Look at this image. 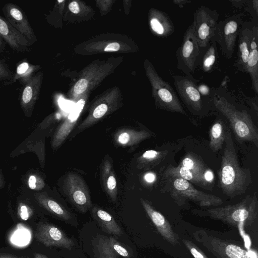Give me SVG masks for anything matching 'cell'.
Masks as SVG:
<instances>
[{
    "label": "cell",
    "instance_id": "1",
    "mask_svg": "<svg viewBox=\"0 0 258 258\" xmlns=\"http://www.w3.org/2000/svg\"><path fill=\"white\" fill-rule=\"evenodd\" d=\"M214 108L229 122L237 137L242 141L253 143L258 147V130L248 111L240 108L227 86L212 89L211 96Z\"/></svg>",
    "mask_w": 258,
    "mask_h": 258
},
{
    "label": "cell",
    "instance_id": "2",
    "mask_svg": "<svg viewBox=\"0 0 258 258\" xmlns=\"http://www.w3.org/2000/svg\"><path fill=\"white\" fill-rule=\"evenodd\" d=\"M225 148L218 171L219 184L223 192L230 197L244 194L252 183L250 169L239 163L231 133H226Z\"/></svg>",
    "mask_w": 258,
    "mask_h": 258
},
{
    "label": "cell",
    "instance_id": "3",
    "mask_svg": "<svg viewBox=\"0 0 258 258\" xmlns=\"http://www.w3.org/2000/svg\"><path fill=\"white\" fill-rule=\"evenodd\" d=\"M173 84L178 97L189 110L200 113L204 110L213 107L211 97L204 96L197 88L198 80L192 75H172Z\"/></svg>",
    "mask_w": 258,
    "mask_h": 258
},
{
    "label": "cell",
    "instance_id": "4",
    "mask_svg": "<svg viewBox=\"0 0 258 258\" xmlns=\"http://www.w3.org/2000/svg\"><path fill=\"white\" fill-rule=\"evenodd\" d=\"M148 69L153 94L158 107L167 111L185 115L186 112L177 94L170 84L163 80L152 66Z\"/></svg>",
    "mask_w": 258,
    "mask_h": 258
},
{
    "label": "cell",
    "instance_id": "5",
    "mask_svg": "<svg viewBox=\"0 0 258 258\" xmlns=\"http://www.w3.org/2000/svg\"><path fill=\"white\" fill-rule=\"evenodd\" d=\"M243 22L240 14L232 15L218 22L213 38L222 54L228 59L233 56Z\"/></svg>",
    "mask_w": 258,
    "mask_h": 258
},
{
    "label": "cell",
    "instance_id": "6",
    "mask_svg": "<svg viewBox=\"0 0 258 258\" xmlns=\"http://www.w3.org/2000/svg\"><path fill=\"white\" fill-rule=\"evenodd\" d=\"M218 19V12L207 7L201 6L196 10L192 24L200 52L214 38Z\"/></svg>",
    "mask_w": 258,
    "mask_h": 258
},
{
    "label": "cell",
    "instance_id": "7",
    "mask_svg": "<svg viewBox=\"0 0 258 258\" xmlns=\"http://www.w3.org/2000/svg\"><path fill=\"white\" fill-rule=\"evenodd\" d=\"M200 48L191 24L184 32L182 41L176 51L177 68L185 76H190L197 69Z\"/></svg>",
    "mask_w": 258,
    "mask_h": 258
},
{
    "label": "cell",
    "instance_id": "8",
    "mask_svg": "<svg viewBox=\"0 0 258 258\" xmlns=\"http://www.w3.org/2000/svg\"><path fill=\"white\" fill-rule=\"evenodd\" d=\"M169 193L175 199H188L196 201L202 206L221 204V199L196 189L189 181L181 178L167 177Z\"/></svg>",
    "mask_w": 258,
    "mask_h": 258
},
{
    "label": "cell",
    "instance_id": "9",
    "mask_svg": "<svg viewBox=\"0 0 258 258\" xmlns=\"http://www.w3.org/2000/svg\"><path fill=\"white\" fill-rule=\"evenodd\" d=\"M63 189L71 203L80 212L92 206L89 191L84 179L78 174L69 173L64 180Z\"/></svg>",
    "mask_w": 258,
    "mask_h": 258
},
{
    "label": "cell",
    "instance_id": "10",
    "mask_svg": "<svg viewBox=\"0 0 258 258\" xmlns=\"http://www.w3.org/2000/svg\"><path fill=\"white\" fill-rule=\"evenodd\" d=\"M2 11L6 20L26 38L30 45L37 40L25 12L20 7L8 3L3 6Z\"/></svg>",
    "mask_w": 258,
    "mask_h": 258
},
{
    "label": "cell",
    "instance_id": "11",
    "mask_svg": "<svg viewBox=\"0 0 258 258\" xmlns=\"http://www.w3.org/2000/svg\"><path fill=\"white\" fill-rule=\"evenodd\" d=\"M36 238L47 247L56 246L71 249L74 245L73 240L55 226L40 223L37 226Z\"/></svg>",
    "mask_w": 258,
    "mask_h": 258
},
{
    "label": "cell",
    "instance_id": "12",
    "mask_svg": "<svg viewBox=\"0 0 258 258\" xmlns=\"http://www.w3.org/2000/svg\"><path fill=\"white\" fill-rule=\"evenodd\" d=\"M258 27L257 21L250 22L249 53L246 65V73L250 76L252 88L258 93Z\"/></svg>",
    "mask_w": 258,
    "mask_h": 258
},
{
    "label": "cell",
    "instance_id": "13",
    "mask_svg": "<svg viewBox=\"0 0 258 258\" xmlns=\"http://www.w3.org/2000/svg\"><path fill=\"white\" fill-rule=\"evenodd\" d=\"M0 36L11 49L17 52L27 51L31 46L26 38L1 15Z\"/></svg>",
    "mask_w": 258,
    "mask_h": 258
},
{
    "label": "cell",
    "instance_id": "14",
    "mask_svg": "<svg viewBox=\"0 0 258 258\" xmlns=\"http://www.w3.org/2000/svg\"><path fill=\"white\" fill-rule=\"evenodd\" d=\"M84 105V100H79L67 119L58 127L54 134L52 142V147L53 149L58 148L70 134L76 125Z\"/></svg>",
    "mask_w": 258,
    "mask_h": 258
},
{
    "label": "cell",
    "instance_id": "15",
    "mask_svg": "<svg viewBox=\"0 0 258 258\" xmlns=\"http://www.w3.org/2000/svg\"><path fill=\"white\" fill-rule=\"evenodd\" d=\"M42 78V74L39 72L22 85L20 92V102L26 113H29L33 109L39 94Z\"/></svg>",
    "mask_w": 258,
    "mask_h": 258
},
{
    "label": "cell",
    "instance_id": "16",
    "mask_svg": "<svg viewBox=\"0 0 258 258\" xmlns=\"http://www.w3.org/2000/svg\"><path fill=\"white\" fill-rule=\"evenodd\" d=\"M250 22H243L238 35V50L235 66L238 71L246 73L249 53Z\"/></svg>",
    "mask_w": 258,
    "mask_h": 258
},
{
    "label": "cell",
    "instance_id": "17",
    "mask_svg": "<svg viewBox=\"0 0 258 258\" xmlns=\"http://www.w3.org/2000/svg\"><path fill=\"white\" fill-rule=\"evenodd\" d=\"M150 24L152 31L160 37H168L175 30L174 25L170 17L165 12L159 10L152 11Z\"/></svg>",
    "mask_w": 258,
    "mask_h": 258
},
{
    "label": "cell",
    "instance_id": "18",
    "mask_svg": "<svg viewBox=\"0 0 258 258\" xmlns=\"http://www.w3.org/2000/svg\"><path fill=\"white\" fill-rule=\"evenodd\" d=\"M164 176L165 178H181L190 183L192 182L201 186L206 187L209 185L203 175L180 165L177 166L170 165L168 166L164 172Z\"/></svg>",
    "mask_w": 258,
    "mask_h": 258
},
{
    "label": "cell",
    "instance_id": "19",
    "mask_svg": "<svg viewBox=\"0 0 258 258\" xmlns=\"http://www.w3.org/2000/svg\"><path fill=\"white\" fill-rule=\"evenodd\" d=\"M151 134L147 131L124 128L118 131L114 136L115 142L122 146H132L150 138Z\"/></svg>",
    "mask_w": 258,
    "mask_h": 258
},
{
    "label": "cell",
    "instance_id": "20",
    "mask_svg": "<svg viewBox=\"0 0 258 258\" xmlns=\"http://www.w3.org/2000/svg\"><path fill=\"white\" fill-rule=\"evenodd\" d=\"M92 214L94 218L106 233L117 236L122 234L120 227L109 213L100 208L94 207L92 210Z\"/></svg>",
    "mask_w": 258,
    "mask_h": 258
},
{
    "label": "cell",
    "instance_id": "21",
    "mask_svg": "<svg viewBox=\"0 0 258 258\" xmlns=\"http://www.w3.org/2000/svg\"><path fill=\"white\" fill-rule=\"evenodd\" d=\"M102 179L104 188L113 202L117 196V181L112 165L108 159H105L102 167Z\"/></svg>",
    "mask_w": 258,
    "mask_h": 258
},
{
    "label": "cell",
    "instance_id": "22",
    "mask_svg": "<svg viewBox=\"0 0 258 258\" xmlns=\"http://www.w3.org/2000/svg\"><path fill=\"white\" fill-rule=\"evenodd\" d=\"M217 58V43L213 38L205 49L200 52L197 68L199 67L203 72L209 73L213 70Z\"/></svg>",
    "mask_w": 258,
    "mask_h": 258
},
{
    "label": "cell",
    "instance_id": "23",
    "mask_svg": "<svg viewBox=\"0 0 258 258\" xmlns=\"http://www.w3.org/2000/svg\"><path fill=\"white\" fill-rule=\"evenodd\" d=\"M39 68V66L38 65L32 64L24 61L17 66L16 73L13 75L12 80L5 83V85H11L19 80L21 84L24 85L34 76V73Z\"/></svg>",
    "mask_w": 258,
    "mask_h": 258
},
{
    "label": "cell",
    "instance_id": "24",
    "mask_svg": "<svg viewBox=\"0 0 258 258\" xmlns=\"http://www.w3.org/2000/svg\"><path fill=\"white\" fill-rule=\"evenodd\" d=\"M226 133L223 122L216 121L210 131L209 146L213 152H216L222 147L226 138Z\"/></svg>",
    "mask_w": 258,
    "mask_h": 258
},
{
    "label": "cell",
    "instance_id": "25",
    "mask_svg": "<svg viewBox=\"0 0 258 258\" xmlns=\"http://www.w3.org/2000/svg\"><path fill=\"white\" fill-rule=\"evenodd\" d=\"M93 250L96 258H118L117 254L111 248L108 237L98 236L93 242Z\"/></svg>",
    "mask_w": 258,
    "mask_h": 258
},
{
    "label": "cell",
    "instance_id": "26",
    "mask_svg": "<svg viewBox=\"0 0 258 258\" xmlns=\"http://www.w3.org/2000/svg\"><path fill=\"white\" fill-rule=\"evenodd\" d=\"M179 165L203 175L205 179L206 174L211 170L197 155L191 153L186 155Z\"/></svg>",
    "mask_w": 258,
    "mask_h": 258
},
{
    "label": "cell",
    "instance_id": "27",
    "mask_svg": "<svg viewBox=\"0 0 258 258\" xmlns=\"http://www.w3.org/2000/svg\"><path fill=\"white\" fill-rule=\"evenodd\" d=\"M40 202L46 210L57 217L66 221L71 218L69 211L55 201L50 198H43Z\"/></svg>",
    "mask_w": 258,
    "mask_h": 258
},
{
    "label": "cell",
    "instance_id": "28",
    "mask_svg": "<svg viewBox=\"0 0 258 258\" xmlns=\"http://www.w3.org/2000/svg\"><path fill=\"white\" fill-rule=\"evenodd\" d=\"M166 151L149 150L145 151L139 157V163L142 164L155 163L166 154Z\"/></svg>",
    "mask_w": 258,
    "mask_h": 258
},
{
    "label": "cell",
    "instance_id": "29",
    "mask_svg": "<svg viewBox=\"0 0 258 258\" xmlns=\"http://www.w3.org/2000/svg\"><path fill=\"white\" fill-rule=\"evenodd\" d=\"M225 252L229 258H249L247 251L234 244L228 245Z\"/></svg>",
    "mask_w": 258,
    "mask_h": 258
},
{
    "label": "cell",
    "instance_id": "30",
    "mask_svg": "<svg viewBox=\"0 0 258 258\" xmlns=\"http://www.w3.org/2000/svg\"><path fill=\"white\" fill-rule=\"evenodd\" d=\"M108 243L112 250L117 254L124 257H130L127 250L112 237L108 238Z\"/></svg>",
    "mask_w": 258,
    "mask_h": 258
},
{
    "label": "cell",
    "instance_id": "31",
    "mask_svg": "<svg viewBox=\"0 0 258 258\" xmlns=\"http://www.w3.org/2000/svg\"><path fill=\"white\" fill-rule=\"evenodd\" d=\"M14 74L5 62L0 59V82H9L12 80Z\"/></svg>",
    "mask_w": 258,
    "mask_h": 258
},
{
    "label": "cell",
    "instance_id": "32",
    "mask_svg": "<svg viewBox=\"0 0 258 258\" xmlns=\"http://www.w3.org/2000/svg\"><path fill=\"white\" fill-rule=\"evenodd\" d=\"M247 8L248 10L247 11L250 13L251 15L253 17H254V19L253 20L254 21V18L256 20H257V14H258V1L257 0H252L250 1H247Z\"/></svg>",
    "mask_w": 258,
    "mask_h": 258
},
{
    "label": "cell",
    "instance_id": "33",
    "mask_svg": "<svg viewBox=\"0 0 258 258\" xmlns=\"http://www.w3.org/2000/svg\"><path fill=\"white\" fill-rule=\"evenodd\" d=\"M88 86V81L85 79L79 80L75 85L74 90L75 93L80 94L84 92Z\"/></svg>",
    "mask_w": 258,
    "mask_h": 258
},
{
    "label": "cell",
    "instance_id": "34",
    "mask_svg": "<svg viewBox=\"0 0 258 258\" xmlns=\"http://www.w3.org/2000/svg\"><path fill=\"white\" fill-rule=\"evenodd\" d=\"M18 214L22 220L26 221L30 218L31 211L29 207L25 205H22L19 208Z\"/></svg>",
    "mask_w": 258,
    "mask_h": 258
},
{
    "label": "cell",
    "instance_id": "35",
    "mask_svg": "<svg viewBox=\"0 0 258 258\" xmlns=\"http://www.w3.org/2000/svg\"><path fill=\"white\" fill-rule=\"evenodd\" d=\"M197 88L199 92L204 96L211 97L212 89L204 83H197Z\"/></svg>",
    "mask_w": 258,
    "mask_h": 258
},
{
    "label": "cell",
    "instance_id": "36",
    "mask_svg": "<svg viewBox=\"0 0 258 258\" xmlns=\"http://www.w3.org/2000/svg\"><path fill=\"white\" fill-rule=\"evenodd\" d=\"M143 178L147 183H152L155 181L156 175L152 172H148L144 174Z\"/></svg>",
    "mask_w": 258,
    "mask_h": 258
},
{
    "label": "cell",
    "instance_id": "37",
    "mask_svg": "<svg viewBox=\"0 0 258 258\" xmlns=\"http://www.w3.org/2000/svg\"><path fill=\"white\" fill-rule=\"evenodd\" d=\"M120 45L117 42L109 44L104 49L105 51H116L119 49Z\"/></svg>",
    "mask_w": 258,
    "mask_h": 258
},
{
    "label": "cell",
    "instance_id": "38",
    "mask_svg": "<svg viewBox=\"0 0 258 258\" xmlns=\"http://www.w3.org/2000/svg\"><path fill=\"white\" fill-rule=\"evenodd\" d=\"M69 10L74 14H78L80 12V9L76 2H72L69 4Z\"/></svg>",
    "mask_w": 258,
    "mask_h": 258
},
{
    "label": "cell",
    "instance_id": "39",
    "mask_svg": "<svg viewBox=\"0 0 258 258\" xmlns=\"http://www.w3.org/2000/svg\"><path fill=\"white\" fill-rule=\"evenodd\" d=\"M36 177L34 175H31L28 179L29 187L32 189H35L36 188Z\"/></svg>",
    "mask_w": 258,
    "mask_h": 258
},
{
    "label": "cell",
    "instance_id": "40",
    "mask_svg": "<svg viewBox=\"0 0 258 258\" xmlns=\"http://www.w3.org/2000/svg\"><path fill=\"white\" fill-rule=\"evenodd\" d=\"M173 3L178 5L179 7L182 8L185 5L191 3V1L187 0H175L173 1Z\"/></svg>",
    "mask_w": 258,
    "mask_h": 258
},
{
    "label": "cell",
    "instance_id": "41",
    "mask_svg": "<svg viewBox=\"0 0 258 258\" xmlns=\"http://www.w3.org/2000/svg\"><path fill=\"white\" fill-rule=\"evenodd\" d=\"M190 252L195 258H204L203 255L194 248L190 249Z\"/></svg>",
    "mask_w": 258,
    "mask_h": 258
},
{
    "label": "cell",
    "instance_id": "42",
    "mask_svg": "<svg viewBox=\"0 0 258 258\" xmlns=\"http://www.w3.org/2000/svg\"><path fill=\"white\" fill-rule=\"evenodd\" d=\"M6 49V42L0 36V53L3 52Z\"/></svg>",
    "mask_w": 258,
    "mask_h": 258
},
{
    "label": "cell",
    "instance_id": "43",
    "mask_svg": "<svg viewBox=\"0 0 258 258\" xmlns=\"http://www.w3.org/2000/svg\"><path fill=\"white\" fill-rule=\"evenodd\" d=\"M34 258H48L46 255L39 253H36L34 254Z\"/></svg>",
    "mask_w": 258,
    "mask_h": 258
},
{
    "label": "cell",
    "instance_id": "44",
    "mask_svg": "<svg viewBox=\"0 0 258 258\" xmlns=\"http://www.w3.org/2000/svg\"><path fill=\"white\" fill-rule=\"evenodd\" d=\"M0 258H19L7 254H0Z\"/></svg>",
    "mask_w": 258,
    "mask_h": 258
},
{
    "label": "cell",
    "instance_id": "45",
    "mask_svg": "<svg viewBox=\"0 0 258 258\" xmlns=\"http://www.w3.org/2000/svg\"><path fill=\"white\" fill-rule=\"evenodd\" d=\"M249 256V258H257L256 254L252 251L248 252Z\"/></svg>",
    "mask_w": 258,
    "mask_h": 258
},
{
    "label": "cell",
    "instance_id": "46",
    "mask_svg": "<svg viewBox=\"0 0 258 258\" xmlns=\"http://www.w3.org/2000/svg\"><path fill=\"white\" fill-rule=\"evenodd\" d=\"M57 2L58 3H61V2H63V0H62V1H58Z\"/></svg>",
    "mask_w": 258,
    "mask_h": 258
}]
</instances>
